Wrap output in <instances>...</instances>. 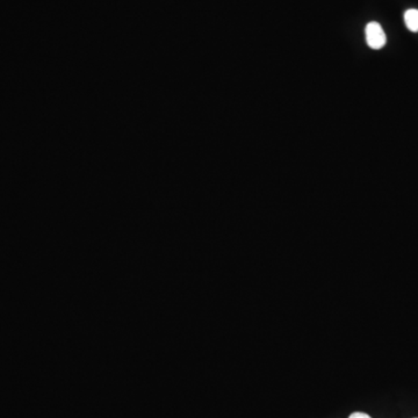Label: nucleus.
<instances>
[{"label":"nucleus","mask_w":418,"mask_h":418,"mask_svg":"<svg viewBox=\"0 0 418 418\" xmlns=\"http://www.w3.org/2000/svg\"><path fill=\"white\" fill-rule=\"evenodd\" d=\"M365 34H366L368 47L375 49V50L385 47L386 34L382 30L381 25L378 22H370L366 26Z\"/></svg>","instance_id":"obj_1"},{"label":"nucleus","mask_w":418,"mask_h":418,"mask_svg":"<svg viewBox=\"0 0 418 418\" xmlns=\"http://www.w3.org/2000/svg\"><path fill=\"white\" fill-rule=\"evenodd\" d=\"M404 22L407 25L408 30L412 32V33H417L418 32V10L411 8L408 10L404 13Z\"/></svg>","instance_id":"obj_2"},{"label":"nucleus","mask_w":418,"mask_h":418,"mask_svg":"<svg viewBox=\"0 0 418 418\" xmlns=\"http://www.w3.org/2000/svg\"><path fill=\"white\" fill-rule=\"evenodd\" d=\"M349 418H372V416L368 415V412H363V411H354V412L350 415Z\"/></svg>","instance_id":"obj_3"}]
</instances>
